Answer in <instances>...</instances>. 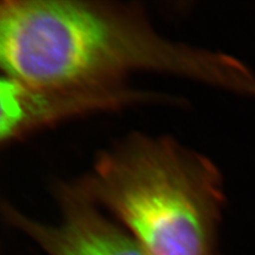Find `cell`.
<instances>
[{"label":"cell","mask_w":255,"mask_h":255,"mask_svg":"<svg viewBox=\"0 0 255 255\" xmlns=\"http://www.w3.org/2000/svg\"><path fill=\"white\" fill-rule=\"evenodd\" d=\"M62 218L59 225H45L2 204L6 221L25 233L49 255H148L126 229L99 212L77 183L55 188Z\"/></svg>","instance_id":"obj_3"},{"label":"cell","mask_w":255,"mask_h":255,"mask_svg":"<svg viewBox=\"0 0 255 255\" xmlns=\"http://www.w3.org/2000/svg\"><path fill=\"white\" fill-rule=\"evenodd\" d=\"M3 77L39 87L124 85L136 71L231 85L222 55L162 35L136 4L81 0H4L0 4Z\"/></svg>","instance_id":"obj_1"},{"label":"cell","mask_w":255,"mask_h":255,"mask_svg":"<svg viewBox=\"0 0 255 255\" xmlns=\"http://www.w3.org/2000/svg\"><path fill=\"white\" fill-rule=\"evenodd\" d=\"M169 96L140 92L127 84L107 87H39L2 77V143L67 117L114 110L137 102L163 101Z\"/></svg>","instance_id":"obj_4"},{"label":"cell","mask_w":255,"mask_h":255,"mask_svg":"<svg viewBox=\"0 0 255 255\" xmlns=\"http://www.w3.org/2000/svg\"><path fill=\"white\" fill-rule=\"evenodd\" d=\"M76 183L148 255H215L219 174L205 156L172 137L129 135L102 151Z\"/></svg>","instance_id":"obj_2"}]
</instances>
